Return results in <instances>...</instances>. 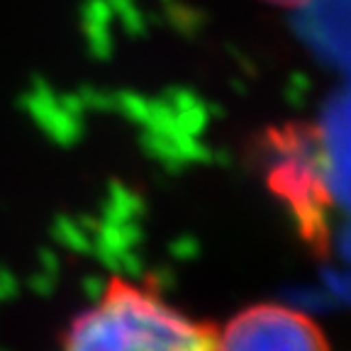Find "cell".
<instances>
[{
  "instance_id": "6da1fadb",
  "label": "cell",
  "mask_w": 351,
  "mask_h": 351,
  "mask_svg": "<svg viewBox=\"0 0 351 351\" xmlns=\"http://www.w3.org/2000/svg\"><path fill=\"white\" fill-rule=\"evenodd\" d=\"M217 327L176 307L154 285L110 276L61 337V351H215Z\"/></svg>"
},
{
  "instance_id": "7a4b0ae2",
  "label": "cell",
  "mask_w": 351,
  "mask_h": 351,
  "mask_svg": "<svg viewBox=\"0 0 351 351\" xmlns=\"http://www.w3.org/2000/svg\"><path fill=\"white\" fill-rule=\"evenodd\" d=\"M215 351H332V346L307 313L283 302H256L219 324Z\"/></svg>"
},
{
  "instance_id": "3957f363",
  "label": "cell",
  "mask_w": 351,
  "mask_h": 351,
  "mask_svg": "<svg viewBox=\"0 0 351 351\" xmlns=\"http://www.w3.org/2000/svg\"><path fill=\"white\" fill-rule=\"evenodd\" d=\"M271 3H300V0H271Z\"/></svg>"
}]
</instances>
